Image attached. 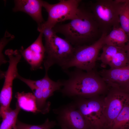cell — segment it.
Here are the masks:
<instances>
[{
  "label": "cell",
  "instance_id": "cell-1",
  "mask_svg": "<svg viewBox=\"0 0 129 129\" xmlns=\"http://www.w3.org/2000/svg\"><path fill=\"white\" fill-rule=\"evenodd\" d=\"M53 28L74 47L91 44L99 39L103 33L90 10L80 6L75 18Z\"/></svg>",
  "mask_w": 129,
  "mask_h": 129
},
{
  "label": "cell",
  "instance_id": "cell-2",
  "mask_svg": "<svg viewBox=\"0 0 129 129\" xmlns=\"http://www.w3.org/2000/svg\"><path fill=\"white\" fill-rule=\"evenodd\" d=\"M67 72L69 78L62 81V88L59 91L64 96L89 98L98 96L108 89L98 73L94 70L84 71L76 68L72 71Z\"/></svg>",
  "mask_w": 129,
  "mask_h": 129
},
{
  "label": "cell",
  "instance_id": "cell-3",
  "mask_svg": "<svg viewBox=\"0 0 129 129\" xmlns=\"http://www.w3.org/2000/svg\"><path fill=\"white\" fill-rule=\"evenodd\" d=\"M107 34L103 33L99 39L91 44L74 47L71 59L62 69L65 70L75 67L87 72L94 70L100 52L104 45V39Z\"/></svg>",
  "mask_w": 129,
  "mask_h": 129
},
{
  "label": "cell",
  "instance_id": "cell-4",
  "mask_svg": "<svg viewBox=\"0 0 129 129\" xmlns=\"http://www.w3.org/2000/svg\"><path fill=\"white\" fill-rule=\"evenodd\" d=\"M81 0H60L58 3L51 4L43 1V7L48 13L47 20L39 26L38 30L40 32L46 28H53L59 23L70 20L76 16Z\"/></svg>",
  "mask_w": 129,
  "mask_h": 129
},
{
  "label": "cell",
  "instance_id": "cell-5",
  "mask_svg": "<svg viewBox=\"0 0 129 129\" xmlns=\"http://www.w3.org/2000/svg\"><path fill=\"white\" fill-rule=\"evenodd\" d=\"M119 3V0H99L91 4L90 10L103 33L120 26Z\"/></svg>",
  "mask_w": 129,
  "mask_h": 129
},
{
  "label": "cell",
  "instance_id": "cell-6",
  "mask_svg": "<svg viewBox=\"0 0 129 129\" xmlns=\"http://www.w3.org/2000/svg\"><path fill=\"white\" fill-rule=\"evenodd\" d=\"M73 98V102L83 115L90 129H105L104 99H101L98 96Z\"/></svg>",
  "mask_w": 129,
  "mask_h": 129
},
{
  "label": "cell",
  "instance_id": "cell-7",
  "mask_svg": "<svg viewBox=\"0 0 129 129\" xmlns=\"http://www.w3.org/2000/svg\"><path fill=\"white\" fill-rule=\"evenodd\" d=\"M45 56L43 62L45 72L56 64L62 68L71 59L75 47L68 41L56 35L50 41L45 43Z\"/></svg>",
  "mask_w": 129,
  "mask_h": 129
},
{
  "label": "cell",
  "instance_id": "cell-8",
  "mask_svg": "<svg viewBox=\"0 0 129 129\" xmlns=\"http://www.w3.org/2000/svg\"><path fill=\"white\" fill-rule=\"evenodd\" d=\"M5 54L9 58V65L6 71L1 74L5 80L0 93V102L1 106L7 107L10 106L12 99L13 82L18 74L17 65L22 56L16 50L8 49L6 50Z\"/></svg>",
  "mask_w": 129,
  "mask_h": 129
},
{
  "label": "cell",
  "instance_id": "cell-9",
  "mask_svg": "<svg viewBox=\"0 0 129 129\" xmlns=\"http://www.w3.org/2000/svg\"><path fill=\"white\" fill-rule=\"evenodd\" d=\"M104 101L105 129H111L120 112L124 106L129 103V94L120 89L110 88Z\"/></svg>",
  "mask_w": 129,
  "mask_h": 129
},
{
  "label": "cell",
  "instance_id": "cell-10",
  "mask_svg": "<svg viewBox=\"0 0 129 129\" xmlns=\"http://www.w3.org/2000/svg\"><path fill=\"white\" fill-rule=\"evenodd\" d=\"M58 124L69 129H90L83 115L73 102L53 110Z\"/></svg>",
  "mask_w": 129,
  "mask_h": 129
},
{
  "label": "cell",
  "instance_id": "cell-11",
  "mask_svg": "<svg viewBox=\"0 0 129 129\" xmlns=\"http://www.w3.org/2000/svg\"><path fill=\"white\" fill-rule=\"evenodd\" d=\"M43 33L40 34L36 39L26 48L22 47L19 51L22 56L30 65L31 69H41L45 56V50L42 42Z\"/></svg>",
  "mask_w": 129,
  "mask_h": 129
},
{
  "label": "cell",
  "instance_id": "cell-12",
  "mask_svg": "<svg viewBox=\"0 0 129 129\" xmlns=\"http://www.w3.org/2000/svg\"><path fill=\"white\" fill-rule=\"evenodd\" d=\"M124 47L104 45L98 58L102 66L105 67L108 66L111 68H116L129 64V60Z\"/></svg>",
  "mask_w": 129,
  "mask_h": 129
},
{
  "label": "cell",
  "instance_id": "cell-13",
  "mask_svg": "<svg viewBox=\"0 0 129 129\" xmlns=\"http://www.w3.org/2000/svg\"><path fill=\"white\" fill-rule=\"evenodd\" d=\"M98 73L110 88L124 91L129 85V64L120 68L103 69Z\"/></svg>",
  "mask_w": 129,
  "mask_h": 129
},
{
  "label": "cell",
  "instance_id": "cell-14",
  "mask_svg": "<svg viewBox=\"0 0 129 129\" xmlns=\"http://www.w3.org/2000/svg\"><path fill=\"white\" fill-rule=\"evenodd\" d=\"M43 0H16L13 9L15 12L22 11L26 13L35 21L39 26L45 22L42 14Z\"/></svg>",
  "mask_w": 129,
  "mask_h": 129
},
{
  "label": "cell",
  "instance_id": "cell-15",
  "mask_svg": "<svg viewBox=\"0 0 129 129\" xmlns=\"http://www.w3.org/2000/svg\"><path fill=\"white\" fill-rule=\"evenodd\" d=\"M47 72H45L44 77L37 80H33L24 78L18 74L16 79H18L25 83L31 90L37 89L43 91H59L62 86V81L58 80L54 81L48 76Z\"/></svg>",
  "mask_w": 129,
  "mask_h": 129
},
{
  "label": "cell",
  "instance_id": "cell-16",
  "mask_svg": "<svg viewBox=\"0 0 129 129\" xmlns=\"http://www.w3.org/2000/svg\"><path fill=\"white\" fill-rule=\"evenodd\" d=\"M129 40L128 35L120 26L114 28L105 35L104 43V45L124 47Z\"/></svg>",
  "mask_w": 129,
  "mask_h": 129
},
{
  "label": "cell",
  "instance_id": "cell-17",
  "mask_svg": "<svg viewBox=\"0 0 129 129\" xmlns=\"http://www.w3.org/2000/svg\"><path fill=\"white\" fill-rule=\"evenodd\" d=\"M15 97L21 109L33 113H38L36 98L33 93L17 92L15 94Z\"/></svg>",
  "mask_w": 129,
  "mask_h": 129
},
{
  "label": "cell",
  "instance_id": "cell-18",
  "mask_svg": "<svg viewBox=\"0 0 129 129\" xmlns=\"http://www.w3.org/2000/svg\"><path fill=\"white\" fill-rule=\"evenodd\" d=\"M21 108L17 102L14 109L11 108L6 110L0 117L2 118L0 129H17L16 125L17 117Z\"/></svg>",
  "mask_w": 129,
  "mask_h": 129
},
{
  "label": "cell",
  "instance_id": "cell-19",
  "mask_svg": "<svg viewBox=\"0 0 129 129\" xmlns=\"http://www.w3.org/2000/svg\"><path fill=\"white\" fill-rule=\"evenodd\" d=\"M119 15L120 25L129 38V7L128 0H119Z\"/></svg>",
  "mask_w": 129,
  "mask_h": 129
},
{
  "label": "cell",
  "instance_id": "cell-20",
  "mask_svg": "<svg viewBox=\"0 0 129 129\" xmlns=\"http://www.w3.org/2000/svg\"><path fill=\"white\" fill-rule=\"evenodd\" d=\"M129 126V103L124 106L115 120L111 129L127 128Z\"/></svg>",
  "mask_w": 129,
  "mask_h": 129
},
{
  "label": "cell",
  "instance_id": "cell-21",
  "mask_svg": "<svg viewBox=\"0 0 129 129\" xmlns=\"http://www.w3.org/2000/svg\"><path fill=\"white\" fill-rule=\"evenodd\" d=\"M56 125L55 121H50L48 118L43 124L40 125H34L25 124L18 119L16 123L17 129H51Z\"/></svg>",
  "mask_w": 129,
  "mask_h": 129
},
{
  "label": "cell",
  "instance_id": "cell-22",
  "mask_svg": "<svg viewBox=\"0 0 129 129\" xmlns=\"http://www.w3.org/2000/svg\"><path fill=\"white\" fill-rule=\"evenodd\" d=\"M6 32L5 35L1 39L0 41V65L8 62V61L6 60L2 53V50L7 43L14 38V37L12 35L8 38L11 35L9 33L7 32Z\"/></svg>",
  "mask_w": 129,
  "mask_h": 129
},
{
  "label": "cell",
  "instance_id": "cell-23",
  "mask_svg": "<svg viewBox=\"0 0 129 129\" xmlns=\"http://www.w3.org/2000/svg\"><path fill=\"white\" fill-rule=\"evenodd\" d=\"M41 32L43 33L44 37L45 43L50 41L56 35V33L53 28H45Z\"/></svg>",
  "mask_w": 129,
  "mask_h": 129
},
{
  "label": "cell",
  "instance_id": "cell-24",
  "mask_svg": "<svg viewBox=\"0 0 129 129\" xmlns=\"http://www.w3.org/2000/svg\"><path fill=\"white\" fill-rule=\"evenodd\" d=\"M129 60V40L124 47Z\"/></svg>",
  "mask_w": 129,
  "mask_h": 129
},
{
  "label": "cell",
  "instance_id": "cell-25",
  "mask_svg": "<svg viewBox=\"0 0 129 129\" xmlns=\"http://www.w3.org/2000/svg\"><path fill=\"white\" fill-rule=\"evenodd\" d=\"M124 91L129 94V85Z\"/></svg>",
  "mask_w": 129,
  "mask_h": 129
},
{
  "label": "cell",
  "instance_id": "cell-26",
  "mask_svg": "<svg viewBox=\"0 0 129 129\" xmlns=\"http://www.w3.org/2000/svg\"><path fill=\"white\" fill-rule=\"evenodd\" d=\"M60 126L61 127V129H69L64 126L63 125H61Z\"/></svg>",
  "mask_w": 129,
  "mask_h": 129
},
{
  "label": "cell",
  "instance_id": "cell-27",
  "mask_svg": "<svg viewBox=\"0 0 129 129\" xmlns=\"http://www.w3.org/2000/svg\"><path fill=\"white\" fill-rule=\"evenodd\" d=\"M127 2H128V3L129 6V0H128Z\"/></svg>",
  "mask_w": 129,
  "mask_h": 129
},
{
  "label": "cell",
  "instance_id": "cell-28",
  "mask_svg": "<svg viewBox=\"0 0 129 129\" xmlns=\"http://www.w3.org/2000/svg\"><path fill=\"white\" fill-rule=\"evenodd\" d=\"M120 129H127V128H122Z\"/></svg>",
  "mask_w": 129,
  "mask_h": 129
},
{
  "label": "cell",
  "instance_id": "cell-29",
  "mask_svg": "<svg viewBox=\"0 0 129 129\" xmlns=\"http://www.w3.org/2000/svg\"><path fill=\"white\" fill-rule=\"evenodd\" d=\"M127 129H129V126L127 128Z\"/></svg>",
  "mask_w": 129,
  "mask_h": 129
}]
</instances>
